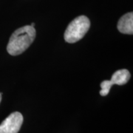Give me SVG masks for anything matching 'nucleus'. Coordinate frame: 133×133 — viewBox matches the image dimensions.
Segmentation results:
<instances>
[{"instance_id":"f257e3e1","label":"nucleus","mask_w":133,"mask_h":133,"mask_svg":"<svg viewBox=\"0 0 133 133\" xmlns=\"http://www.w3.org/2000/svg\"><path fill=\"white\" fill-rule=\"evenodd\" d=\"M34 27L26 25L16 30L10 36L7 50L11 56H18L24 52L31 45L36 38Z\"/></svg>"},{"instance_id":"f03ea898","label":"nucleus","mask_w":133,"mask_h":133,"mask_svg":"<svg viewBox=\"0 0 133 133\" xmlns=\"http://www.w3.org/2000/svg\"><path fill=\"white\" fill-rule=\"evenodd\" d=\"M90 28V21L85 16L73 19L65 30L64 38L67 43H76L81 40Z\"/></svg>"},{"instance_id":"7ed1b4c3","label":"nucleus","mask_w":133,"mask_h":133,"mask_svg":"<svg viewBox=\"0 0 133 133\" xmlns=\"http://www.w3.org/2000/svg\"><path fill=\"white\" fill-rule=\"evenodd\" d=\"M23 123V116L19 112H14L0 124V133H18Z\"/></svg>"},{"instance_id":"20e7f679","label":"nucleus","mask_w":133,"mask_h":133,"mask_svg":"<svg viewBox=\"0 0 133 133\" xmlns=\"http://www.w3.org/2000/svg\"><path fill=\"white\" fill-rule=\"evenodd\" d=\"M118 30L121 33L132 35L133 33V14L129 12L121 17L119 19L118 25Z\"/></svg>"},{"instance_id":"39448f33","label":"nucleus","mask_w":133,"mask_h":133,"mask_svg":"<svg viewBox=\"0 0 133 133\" xmlns=\"http://www.w3.org/2000/svg\"><path fill=\"white\" fill-rule=\"evenodd\" d=\"M130 77H131V75L129 70L126 69H122V70H119L115 72L110 81L112 82L113 84L124 85L128 82L129 80L130 79Z\"/></svg>"},{"instance_id":"423d86ee","label":"nucleus","mask_w":133,"mask_h":133,"mask_svg":"<svg viewBox=\"0 0 133 133\" xmlns=\"http://www.w3.org/2000/svg\"><path fill=\"white\" fill-rule=\"evenodd\" d=\"M114 85L112 84V82L111 81H109V80H105V81H103L101 83V90L100 91V95L101 96H106L109 94V90H110V88L112 87V86Z\"/></svg>"},{"instance_id":"0eeeda50","label":"nucleus","mask_w":133,"mask_h":133,"mask_svg":"<svg viewBox=\"0 0 133 133\" xmlns=\"http://www.w3.org/2000/svg\"><path fill=\"white\" fill-rule=\"evenodd\" d=\"M1 101H2V93L0 92V103H1Z\"/></svg>"},{"instance_id":"6e6552de","label":"nucleus","mask_w":133,"mask_h":133,"mask_svg":"<svg viewBox=\"0 0 133 133\" xmlns=\"http://www.w3.org/2000/svg\"><path fill=\"white\" fill-rule=\"evenodd\" d=\"M34 25H35V24H34V23H32L30 26H32V27H34Z\"/></svg>"}]
</instances>
